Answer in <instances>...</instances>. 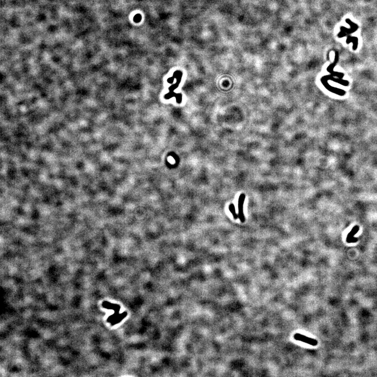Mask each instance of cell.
<instances>
[{
  "label": "cell",
  "instance_id": "3957f363",
  "mask_svg": "<svg viewBox=\"0 0 377 377\" xmlns=\"http://www.w3.org/2000/svg\"><path fill=\"white\" fill-rule=\"evenodd\" d=\"M229 210L230 212L232 214L233 216L235 219H237L238 217V214H236V211H235V206L233 204H231L229 205Z\"/></svg>",
  "mask_w": 377,
  "mask_h": 377
},
{
  "label": "cell",
  "instance_id": "277c9868",
  "mask_svg": "<svg viewBox=\"0 0 377 377\" xmlns=\"http://www.w3.org/2000/svg\"><path fill=\"white\" fill-rule=\"evenodd\" d=\"M141 19H142V16L140 15L139 14H137L135 16L134 20H135V22H139L141 20Z\"/></svg>",
  "mask_w": 377,
  "mask_h": 377
},
{
  "label": "cell",
  "instance_id": "7a4b0ae2",
  "mask_svg": "<svg viewBox=\"0 0 377 377\" xmlns=\"http://www.w3.org/2000/svg\"><path fill=\"white\" fill-rule=\"evenodd\" d=\"M294 338L295 340H299L302 342L304 343L308 344L309 345H311L312 346H316L318 345V341L309 337H307L306 336L302 335V334H300V333H296L294 334Z\"/></svg>",
  "mask_w": 377,
  "mask_h": 377
},
{
  "label": "cell",
  "instance_id": "6da1fadb",
  "mask_svg": "<svg viewBox=\"0 0 377 377\" xmlns=\"http://www.w3.org/2000/svg\"><path fill=\"white\" fill-rule=\"evenodd\" d=\"M246 196L245 194H241L239 197L238 199V218L242 223H244L245 221L244 214V204Z\"/></svg>",
  "mask_w": 377,
  "mask_h": 377
}]
</instances>
